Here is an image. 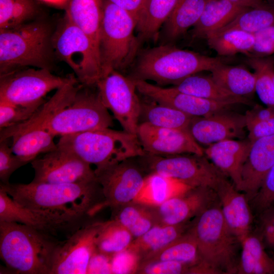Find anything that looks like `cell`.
I'll list each match as a JSON object with an SVG mask.
<instances>
[{"instance_id":"obj_24","label":"cell","mask_w":274,"mask_h":274,"mask_svg":"<svg viewBox=\"0 0 274 274\" xmlns=\"http://www.w3.org/2000/svg\"><path fill=\"white\" fill-rule=\"evenodd\" d=\"M78 81L77 78L72 75L70 80L56 90L51 98L46 101L28 120L18 125L0 129V141L10 139L13 134L21 130L45 128L46 124L51 118L73 100L81 85H77Z\"/></svg>"},{"instance_id":"obj_13","label":"cell","mask_w":274,"mask_h":274,"mask_svg":"<svg viewBox=\"0 0 274 274\" xmlns=\"http://www.w3.org/2000/svg\"><path fill=\"white\" fill-rule=\"evenodd\" d=\"M106 207L112 210L133 201L143 187L146 172L138 157L94 169Z\"/></svg>"},{"instance_id":"obj_18","label":"cell","mask_w":274,"mask_h":274,"mask_svg":"<svg viewBox=\"0 0 274 274\" xmlns=\"http://www.w3.org/2000/svg\"><path fill=\"white\" fill-rule=\"evenodd\" d=\"M136 135L146 154L158 156L204 155V149L189 130L160 127L143 122L139 124Z\"/></svg>"},{"instance_id":"obj_15","label":"cell","mask_w":274,"mask_h":274,"mask_svg":"<svg viewBox=\"0 0 274 274\" xmlns=\"http://www.w3.org/2000/svg\"><path fill=\"white\" fill-rule=\"evenodd\" d=\"M35 183H79L96 180L90 165L73 153L58 148L31 162Z\"/></svg>"},{"instance_id":"obj_46","label":"cell","mask_w":274,"mask_h":274,"mask_svg":"<svg viewBox=\"0 0 274 274\" xmlns=\"http://www.w3.org/2000/svg\"><path fill=\"white\" fill-rule=\"evenodd\" d=\"M250 201L260 213L274 206V165L266 174L257 193Z\"/></svg>"},{"instance_id":"obj_44","label":"cell","mask_w":274,"mask_h":274,"mask_svg":"<svg viewBox=\"0 0 274 274\" xmlns=\"http://www.w3.org/2000/svg\"><path fill=\"white\" fill-rule=\"evenodd\" d=\"M9 140L0 141V180L3 184H9L13 173L28 163L13 153L9 144Z\"/></svg>"},{"instance_id":"obj_36","label":"cell","mask_w":274,"mask_h":274,"mask_svg":"<svg viewBox=\"0 0 274 274\" xmlns=\"http://www.w3.org/2000/svg\"><path fill=\"white\" fill-rule=\"evenodd\" d=\"M112 211L113 219L127 229L134 239L157 225L154 214L149 206L131 201Z\"/></svg>"},{"instance_id":"obj_49","label":"cell","mask_w":274,"mask_h":274,"mask_svg":"<svg viewBox=\"0 0 274 274\" xmlns=\"http://www.w3.org/2000/svg\"><path fill=\"white\" fill-rule=\"evenodd\" d=\"M111 256L96 249L89 261L87 273H112Z\"/></svg>"},{"instance_id":"obj_12","label":"cell","mask_w":274,"mask_h":274,"mask_svg":"<svg viewBox=\"0 0 274 274\" xmlns=\"http://www.w3.org/2000/svg\"><path fill=\"white\" fill-rule=\"evenodd\" d=\"M95 87L104 105L123 130L136 134L141 102L134 80L112 70L101 76Z\"/></svg>"},{"instance_id":"obj_3","label":"cell","mask_w":274,"mask_h":274,"mask_svg":"<svg viewBox=\"0 0 274 274\" xmlns=\"http://www.w3.org/2000/svg\"><path fill=\"white\" fill-rule=\"evenodd\" d=\"M189 230L196 241L201 264L208 273L237 272L241 243L225 221L220 204L211 206L194 218Z\"/></svg>"},{"instance_id":"obj_14","label":"cell","mask_w":274,"mask_h":274,"mask_svg":"<svg viewBox=\"0 0 274 274\" xmlns=\"http://www.w3.org/2000/svg\"><path fill=\"white\" fill-rule=\"evenodd\" d=\"M104 222L82 225L59 241L52 258L50 274L87 273Z\"/></svg>"},{"instance_id":"obj_31","label":"cell","mask_w":274,"mask_h":274,"mask_svg":"<svg viewBox=\"0 0 274 274\" xmlns=\"http://www.w3.org/2000/svg\"><path fill=\"white\" fill-rule=\"evenodd\" d=\"M210 72L217 84L235 96L248 99L255 92L254 74L243 66L222 63Z\"/></svg>"},{"instance_id":"obj_11","label":"cell","mask_w":274,"mask_h":274,"mask_svg":"<svg viewBox=\"0 0 274 274\" xmlns=\"http://www.w3.org/2000/svg\"><path fill=\"white\" fill-rule=\"evenodd\" d=\"M72 76L60 77L46 68H23L0 75V101L23 106L43 104L45 96Z\"/></svg>"},{"instance_id":"obj_16","label":"cell","mask_w":274,"mask_h":274,"mask_svg":"<svg viewBox=\"0 0 274 274\" xmlns=\"http://www.w3.org/2000/svg\"><path fill=\"white\" fill-rule=\"evenodd\" d=\"M81 218L59 212L25 207L11 197L0 186V222H15L54 236L70 229Z\"/></svg>"},{"instance_id":"obj_40","label":"cell","mask_w":274,"mask_h":274,"mask_svg":"<svg viewBox=\"0 0 274 274\" xmlns=\"http://www.w3.org/2000/svg\"><path fill=\"white\" fill-rule=\"evenodd\" d=\"M273 24L274 9L263 4L244 11L218 30L236 29L254 34Z\"/></svg>"},{"instance_id":"obj_38","label":"cell","mask_w":274,"mask_h":274,"mask_svg":"<svg viewBox=\"0 0 274 274\" xmlns=\"http://www.w3.org/2000/svg\"><path fill=\"white\" fill-rule=\"evenodd\" d=\"M209 46L220 56H232L237 53L246 55L254 43V34L236 29L217 31L206 39Z\"/></svg>"},{"instance_id":"obj_9","label":"cell","mask_w":274,"mask_h":274,"mask_svg":"<svg viewBox=\"0 0 274 274\" xmlns=\"http://www.w3.org/2000/svg\"><path fill=\"white\" fill-rule=\"evenodd\" d=\"M53 49L73 70L79 82L95 86L101 77L99 52L89 37L65 16L52 36Z\"/></svg>"},{"instance_id":"obj_39","label":"cell","mask_w":274,"mask_h":274,"mask_svg":"<svg viewBox=\"0 0 274 274\" xmlns=\"http://www.w3.org/2000/svg\"><path fill=\"white\" fill-rule=\"evenodd\" d=\"M134 239L127 229L112 219L104 222L97 238L96 249L112 256L127 249Z\"/></svg>"},{"instance_id":"obj_41","label":"cell","mask_w":274,"mask_h":274,"mask_svg":"<svg viewBox=\"0 0 274 274\" xmlns=\"http://www.w3.org/2000/svg\"><path fill=\"white\" fill-rule=\"evenodd\" d=\"M249 65L254 70L255 92L266 106L274 108V62L270 58L249 57Z\"/></svg>"},{"instance_id":"obj_23","label":"cell","mask_w":274,"mask_h":274,"mask_svg":"<svg viewBox=\"0 0 274 274\" xmlns=\"http://www.w3.org/2000/svg\"><path fill=\"white\" fill-rule=\"evenodd\" d=\"M227 225L241 242L250 234L253 216L245 194L226 181L216 191Z\"/></svg>"},{"instance_id":"obj_17","label":"cell","mask_w":274,"mask_h":274,"mask_svg":"<svg viewBox=\"0 0 274 274\" xmlns=\"http://www.w3.org/2000/svg\"><path fill=\"white\" fill-rule=\"evenodd\" d=\"M217 192L208 187H191L158 206H150L157 224L175 225L189 222L217 203Z\"/></svg>"},{"instance_id":"obj_33","label":"cell","mask_w":274,"mask_h":274,"mask_svg":"<svg viewBox=\"0 0 274 274\" xmlns=\"http://www.w3.org/2000/svg\"><path fill=\"white\" fill-rule=\"evenodd\" d=\"M208 0H178L163 24L165 39L174 40L198 21Z\"/></svg>"},{"instance_id":"obj_56","label":"cell","mask_w":274,"mask_h":274,"mask_svg":"<svg viewBox=\"0 0 274 274\" xmlns=\"http://www.w3.org/2000/svg\"><path fill=\"white\" fill-rule=\"evenodd\" d=\"M230 1H233L237 4H239L240 5H242L243 6L251 7L250 5H249V4L245 0H230Z\"/></svg>"},{"instance_id":"obj_28","label":"cell","mask_w":274,"mask_h":274,"mask_svg":"<svg viewBox=\"0 0 274 274\" xmlns=\"http://www.w3.org/2000/svg\"><path fill=\"white\" fill-rule=\"evenodd\" d=\"M55 136L45 128L28 129L13 134L11 148L13 153L28 163L58 148Z\"/></svg>"},{"instance_id":"obj_52","label":"cell","mask_w":274,"mask_h":274,"mask_svg":"<svg viewBox=\"0 0 274 274\" xmlns=\"http://www.w3.org/2000/svg\"><path fill=\"white\" fill-rule=\"evenodd\" d=\"M247 127L260 121L267 120L274 116V108L255 106L244 114Z\"/></svg>"},{"instance_id":"obj_25","label":"cell","mask_w":274,"mask_h":274,"mask_svg":"<svg viewBox=\"0 0 274 274\" xmlns=\"http://www.w3.org/2000/svg\"><path fill=\"white\" fill-rule=\"evenodd\" d=\"M104 4V0H68L64 7L65 17L89 37L99 53Z\"/></svg>"},{"instance_id":"obj_43","label":"cell","mask_w":274,"mask_h":274,"mask_svg":"<svg viewBox=\"0 0 274 274\" xmlns=\"http://www.w3.org/2000/svg\"><path fill=\"white\" fill-rule=\"evenodd\" d=\"M43 104L32 106H23L0 101L1 129L26 122L35 114Z\"/></svg>"},{"instance_id":"obj_30","label":"cell","mask_w":274,"mask_h":274,"mask_svg":"<svg viewBox=\"0 0 274 274\" xmlns=\"http://www.w3.org/2000/svg\"><path fill=\"white\" fill-rule=\"evenodd\" d=\"M191 187L170 178L150 173L146 176L143 187L133 201L158 206Z\"/></svg>"},{"instance_id":"obj_21","label":"cell","mask_w":274,"mask_h":274,"mask_svg":"<svg viewBox=\"0 0 274 274\" xmlns=\"http://www.w3.org/2000/svg\"><path fill=\"white\" fill-rule=\"evenodd\" d=\"M274 165V134L259 139L252 146L242 169L239 191L250 201L259 189L267 172Z\"/></svg>"},{"instance_id":"obj_55","label":"cell","mask_w":274,"mask_h":274,"mask_svg":"<svg viewBox=\"0 0 274 274\" xmlns=\"http://www.w3.org/2000/svg\"><path fill=\"white\" fill-rule=\"evenodd\" d=\"M251 7H255L263 5V0H245Z\"/></svg>"},{"instance_id":"obj_37","label":"cell","mask_w":274,"mask_h":274,"mask_svg":"<svg viewBox=\"0 0 274 274\" xmlns=\"http://www.w3.org/2000/svg\"><path fill=\"white\" fill-rule=\"evenodd\" d=\"M178 1H148L136 22V30L140 41L149 40L156 36Z\"/></svg>"},{"instance_id":"obj_42","label":"cell","mask_w":274,"mask_h":274,"mask_svg":"<svg viewBox=\"0 0 274 274\" xmlns=\"http://www.w3.org/2000/svg\"><path fill=\"white\" fill-rule=\"evenodd\" d=\"M38 10L34 0H0V29L25 23L35 16Z\"/></svg>"},{"instance_id":"obj_34","label":"cell","mask_w":274,"mask_h":274,"mask_svg":"<svg viewBox=\"0 0 274 274\" xmlns=\"http://www.w3.org/2000/svg\"><path fill=\"white\" fill-rule=\"evenodd\" d=\"M241 247L237 273H274V260L265 251L259 237L251 233L241 242Z\"/></svg>"},{"instance_id":"obj_32","label":"cell","mask_w":274,"mask_h":274,"mask_svg":"<svg viewBox=\"0 0 274 274\" xmlns=\"http://www.w3.org/2000/svg\"><path fill=\"white\" fill-rule=\"evenodd\" d=\"M145 97L146 100L140 99L139 124L145 122L160 127L188 130L192 116Z\"/></svg>"},{"instance_id":"obj_5","label":"cell","mask_w":274,"mask_h":274,"mask_svg":"<svg viewBox=\"0 0 274 274\" xmlns=\"http://www.w3.org/2000/svg\"><path fill=\"white\" fill-rule=\"evenodd\" d=\"M52 36L42 21L0 29V75L28 66L51 71Z\"/></svg>"},{"instance_id":"obj_51","label":"cell","mask_w":274,"mask_h":274,"mask_svg":"<svg viewBox=\"0 0 274 274\" xmlns=\"http://www.w3.org/2000/svg\"><path fill=\"white\" fill-rule=\"evenodd\" d=\"M248 139L255 141L274 134V116L266 120L256 123L248 127Z\"/></svg>"},{"instance_id":"obj_19","label":"cell","mask_w":274,"mask_h":274,"mask_svg":"<svg viewBox=\"0 0 274 274\" xmlns=\"http://www.w3.org/2000/svg\"><path fill=\"white\" fill-rule=\"evenodd\" d=\"M137 91L145 97L192 117H204L231 109L237 104L205 99L181 92L174 87L164 88L147 81L133 79Z\"/></svg>"},{"instance_id":"obj_48","label":"cell","mask_w":274,"mask_h":274,"mask_svg":"<svg viewBox=\"0 0 274 274\" xmlns=\"http://www.w3.org/2000/svg\"><path fill=\"white\" fill-rule=\"evenodd\" d=\"M254 43L249 57H264L274 53V24L254 33Z\"/></svg>"},{"instance_id":"obj_26","label":"cell","mask_w":274,"mask_h":274,"mask_svg":"<svg viewBox=\"0 0 274 274\" xmlns=\"http://www.w3.org/2000/svg\"><path fill=\"white\" fill-rule=\"evenodd\" d=\"M249 8L230 0H208L198 21L193 26V38L207 39Z\"/></svg>"},{"instance_id":"obj_4","label":"cell","mask_w":274,"mask_h":274,"mask_svg":"<svg viewBox=\"0 0 274 274\" xmlns=\"http://www.w3.org/2000/svg\"><path fill=\"white\" fill-rule=\"evenodd\" d=\"M223 63L218 57L206 56L169 45L144 50L130 78L153 81L158 85L175 83L199 72L211 71Z\"/></svg>"},{"instance_id":"obj_1","label":"cell","mask_w":274,"mask_h":274,"mask_svg":"<svg viewBox=\"0 0 274 274\" xmlns=\"http://www.w3.org/2000/svg\"><path fill=\"white\" fill-rule=\"evenodd\" d=\"M9 196L32 209L59 212L83 219L104 207L105 199L97 180L79 183H35L3 184Z\"/></svg>"},{"instance_id":"obj_53","label":"cell","mask_w":274,"mask_h":274,"mask_svg":"<svg viewBox=\"0 0 274 274\" xmlns=\"http://www.w3.org/2000/svg\"><path fill=\"white\" fill-rule=\"evenodd\" d=\"M130 13L136 21L148 0H108Z\"/></svg>"},{"instance_id":"obj_20","label":"cell","mask_w":274,"mask_h":274,"mask_svg":"<svg viewBox=\"0 0 274 274\" xmlns=\"http://www.w3.org/2000/svg\"><path fill=\"white\" fill-rule=\"evenodd\" d=\"M245 129V115L230 109L204 117H193L188 130L199 145L208 146L226 140L244 138Z\"/></svg>"},{"instance_id":"obj_54","label":"cell","mask_w":274,"mask_h":274,"mask_svg":"<svg viewBox=\"0 0 274 274\" xmlns=\"http://www.w3.org/2000/svg\"><path fill=\"white\" fill-rule=\"evenodd\" d=\"M47 4L58 7L64 8L68 0H40Z\"/></svg>"},{"instance_id":"obj_8","label":"cell","mask_w":274,"mask_h":274,"mask_svg":"<svg viewBox=\"0 0 274 274\" xmlns=\"http://www.w3.org/2000/svg\"><path fill=\"white\" fill-rule=\"evenodd\" d=\"M138 158L149 174H158L191 187H208L216 192L228 180L204 155L158 156L145 153Z\"/></svg>"},{"instance_id":"obj_50","label":"cell","mask_w":274,"mask_h":274,"mask_svg":"<svg viewBox=\"0 0 274 274\" xmlns=\"http://www.w3.org/2000/svg\"><path fill=\"white\" fill-rule=\"evenodd\" d=\"M261 231L266 244L274 249V207L261 213Z\"/></svg>"},{"instance_id":"obj_27","label":"cell","mask_w":274,"mask_h":274,"mask_svg":"<svg viewBox=\"0 0 274 274\" xmlns=\"http://www.w3.org/2000/svg\"><path fill=\"white\" fill-rule=\"evenodd\" d=\"M191 222L175 225H155L143 235L134 239L128 248L138 253L142 261L186 233Z\"/></svg>"},{"instance_id":"obj_47","label":"cell","mask_w":274,"mask_h":274,"mask_svg":"<svg viewBox=\"0 0 274 274\" xmlns=\"http://www.w3.org/2000/svg\"><path fill=\"white\" fill-rule=\"evenodd\" d=\"M141 259L133 250L127 249L111 256V264L112 273H136Z\"/></svg>"},{"instance_id":"obj_22","label":"cell","mask_w":274,"mask_h":274,"mask_svg":"<svg viewBox=\"0 0 274 274\" xmlns=\"http://www.w3.org/2000/svg\"><path fill=\"white\" fill-rule=\"evenodd\" d=\"M252 143L244 140H226L208 146L204 155L224 174L231 179L239 191L242 169L249 155Z\"/></svg>"},{"instance_id":"obj_57","label":"cell","mask_w":274,"mask_h":274,"mask_svg":"<svg viewBox=\"0 0 274 274\" xmlns=\"http://www.w3.org/2000/svg\"><path fill=\"white\" fill-rule=\"evenodd\" d=\"M273 81H274V76H273Z\"/></svg>"},{"instance_id":"obj_7","label":"cell","mask_w":274,"mask_h":274,"mask_svg":"<svg viewBox=\"0 0 274 274\" xmlns=\"http://www.w3.org/2000/svg\"><path fill=\"white\" fill-rule=\"evenodd\" d=\"M136 26L130 13L104 0L99 40L102 76L112 70H123L131 63L140 43L134 34Z\"/></svg>"},{"instance_id":"obj_45","label":"cell","mask_w":274,"mask_h":274,"mask_svg":"<svg viewBox=\"0 0 274 274\" xmlns=\"http://www.w3.org/2000/svg\"><path fill=\"white\" fill-rule=\"evenodd\" d=\"M136 273H196V271L194 267L187 264L172 261H157L141 263Z\"/></svg>"},{"instance_id":"obj_10","label":"cell","mask_w":274,"mask_h":274,"mask_svg":"<svg viewBox=\"0 0 274 274\" xmlns=\"http://www.w3.org/2000/svg\"><path fill=\"white\" fill-rule=\"evenodd\" d=\"M81 84L73 100L58 111L45 128L55 136L110 128L113 117L105 106L97 90Z\"/></svg>"},{"instance_id":"obj_2","label":"cell","mask_w":274,"mask_h":274,"mask_svg":"<svg viewBox=\"0 0 274 274\" xmlns=\"http://www.w3.org/2000/svg\"><path fill=\"white\" fill-rule=\"evenodd\" d=\"M59 241L21 223L0 222V257L14 273L50 274Z\"/></svg>"},{"instance_id":"obj_29","label":"cell","mask_w":274,"mask_h":274,"mask_svg":"<svg viewBox=\"0 0 274 274\" xmlns=\"http://www.w3.org/2000/svg\"><path fill=\"white\" fill-rule=\"evenodd\" d=\"M157 261L181 262L194 267L196 273H206L201 262L196 241L189 229L161 250L141 261L140 264Z\"/></svg>"},{"instance_id":"obj_35","label":"cell","mask_w":274,"mask_h":274,"mask_svg":"<svg viewBox=\"0 0 274 274\" xmlns=\"http://www.w3.org/2000/svg\"><path fill=\"white\" fill-rule=\"evenodd\" d=\"M174 85L173 87L181 92L200 98L231 102L237 105L247 104L249 102L247 98L235 96L225 90L211 76L195 74L184 78Z\"/></svg>"},{"instance_id":"obj_6","label":"cell","mask_w":274,"mask_h":274,"mask_svg":"<svg viewBox=\"0 0 274 274\" xmlns=\"http://www.w3.org/2000/svg\"><path fill=\"white\" fill-rule=\"evenodd\" d=\"M57 145L96 168L145 154L136 134L110 128L60 136Z\"/></svg>"}]
</instances>
